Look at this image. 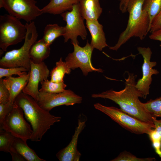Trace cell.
Instances as JSON below:
<instances>
[{
  "mask_svg": "<svg viewBox=\"0 0 161 161\" xmlns=\"http://www.w3.org/2000/svg\"><path fill=\"white\" fill-rule=\"evenodd\" d=\"M128 77L125 78L124 88L119 91L110 89L91 95L93 98L110 100L117 104L123 111L144 122L154 123L152 117L144 108L139 99L142 97L140 92L135 86L137 75L128 72Z\"/></svg>",
  "mask_w": 161,
  "mask_h": 161,
  "instance_id": "obj_1",
  "label": "cell"
},
{
  "mask_svg": "<svg viewBox=\"0 0 161 161\" xmlns=\"http://www.w3.org/2000/svg\"><path fill=\"white\" fill-rule=\"evenodd\" d=\"M14 103L22 109L26 118L32 126V141H40L51 126L61 120V117L52 115L40 107L32 97L22 92L16 97Z\"/></svg>",
  "mask_w": 161,
  "mask_h": 161,
  "instance_id": "obj_2",
  "label": "cell"
},
{
  "mask_svg": "<svg viewBox=\"0 0 161 161\" xmlns=\"http://www.w3.org/2000/svg\"><path fill=\"white\" fill-rule=\"evenodd\" d=\"M145 0H129L127 10L129 16L127 26L120 34L117 44L109 47L110 49L117 51L133 37L143 40L148 32L149 18L148 13L143 10Z\"/></svg>",
  "mask_w": 161,
  "mask_h": 161,
  "instance_id": "obj_3",
  "label": "cell"
},
{
  "mask_svg": "<svg viewBox=\"0 0 161 161\" xmlns=\"http://www.w3.org/2000/svg\"><path fill=\"white\" fill-rule=\"evenodd\" d=\"M27 33L23 46L18 49L7 52L0 60V67L3 68L23 67L30 71L31 59L29 51L37 39L38 34L34 22L25 24Z\"/></svg>",
  "mask_w": 161,
  "mask_h": 161,
  "instance_id": "obj_4",
  "label": "cell"
},
{
  "mask_svg": "<svg viewBox=\"0 0 161 161\" xmlns=\"http://www.w3.org/2000/svg\"><path fill=\"white\" fill-rule=\"evenodd\" d=\"M97 110L104 113L125 129L136 134H148L154 129V123L141 121L114 106H107L99 103L94 105Z\"/></svg>",
  "mask_w": 161,
  "mask_h": 161,
  "instance_id": "obj_5",
  "label": "cell"
},
{
  "mask_svg": "<svg viewBox=\"0 0 161 161\" xmlns=\"http://www.w3.org/2000/svg\"><path fill=\"white\" fill-rule=\"evenodd\" d=\"M20 20L10 14L0 16V47L3 51L24 39L27 28Z\"/></svg>",
  "mask_w": 161,
  "mask_h": 161,
  "instance_id": "obj_6",
  "label": "cell"
},
{
  "mask_svg": "<svg viewBox=\"0 0 161 161\" xmlns=\"http://www.w3.org/2000/svg\"><path fill=\"white\" fill-rule=\"evenodd\" d=\"M22 109L14 103L10 112L6 116L0 128L11 134L15 137L25 141L30 139L33 131L24 117Z\"/></svg>",
  "mask_w": 161,
  "mask_h": 161,
  "instance_id": "obj_7",
  "label": "cell"
},
{
  "mask_svg": "<svg viewBox=\"0 0 161 161\" xmlns=\"http://www.w3.org/2000/svg\"><path fill=\"white\" fill-rule=\"evenodd\" d=\"M64 21H66L65 32L63 35L64 42L70 39L71 43L78 44L77 37L79 36L83 40L86 38L87 35L84 20L79 11L78 4L74 5L72 10L61 14Z\"/></svg>",
  "mask_w": 161,
  "mask_h": 161,
  "instance_id": "obj_8",
  "label": "cell"
},
{
  "mask_svg": "<svg viewBox=\"0 0 161 161\" xmlns=\"http://www.w3.org/2000/svg\"><path fill=\"white\" fill-rule=\"evenodd\" d=\"M35 0H0V8L4 7L9 14L27 22L43 13Z\"/></svg>",
  "mask_w": 161,
  "mask_h": 161,
  "instance_id": "obj_9",
  "label": "cell"
},
{
  "mask_svg": "<svg viewBox=\"0 0 161 161\" xmlns=\"http://www.w3.org/2000/svg\"><path fill=\"white\" fill-rule=\"evenodd\" d=\"M74 51L69 53L65 58V62L71 69L78 68L80 69L83 75L87 76L89 72L93 71L99 72H103L101 69H96L92 65L91 57L94 48L87 41L84 47L80 46L78 44H72Z\"/></svg>",
  "mask_w": 161,
  "mask_h": 161,
  "instance_id": "obj_10",
  "label": "cell"
},
{
  "mask_svg": "<svg viewBox=\"0 0 161 161\" xmlns=\"http://www.w3.org/2000/svg\"><path fill=\"white\" fill-rule=\"evenodd\" d=\"M82 97L70 89L58 93L39 92L36 101L42 108L49 112L57 106H72L81 103Z\"/></svg>",
  "mask_w": 161,
  "mask_h": 161,
  "instance_id": "obj_11",
  "label": "cell"
},
{
  "mask_svg": "<svg viewBox=\"0 0 161 161\" xmlns=\"http://www.w3.org/2000/svg\"><path fill=\"white\" fill-rule=\"evenodd\" d=\"M137 49L142 56L144 61L142 66V77L138 79L135 86L141 93L142 97L145 99L149 94L150 86L152 80V75H157L159 72L157 70L153 69L157 63L156 61H150L152 53L150 48L138 47Z\"/></svg>",
  "mask_w": 161,
  "mask_h": 161,
  "instance_id": "obj_12",
  "label": "cell"
},
{
  "mask_svg": "<svg viewBox=\"0 0 161 161\" xmlns=\"http://www.w3.org/2000/svg\"><path fill=\"white\" fill-rule=\"evenodd\" d=\"M29 72L28 81L22 92L30 96L36 100L39 93L38 89V84L47 79L49 71L44 61L37 64L31 61Z\"/></svg>",
  "mask_w": 161,
  "mask_h": 161,
  "instance_id": "obj_13",
  "label": "cell"
},
{
  "mask_svg": "<svg viewBox=\"0 0 161 161\" xmlns=\"http://www.w3.org/2000/svg\"><path fill=\"white\" fill-rule=\"evenodd\" d=\"M87 119L85 115L80 114L78 119V124L74 135L69 144L59 151L56 154L57 158L60 161H78L81 155L77 148L79 135L86 126Z\"/></svg>",
  "mask_w": 161,
  "mask_h": 161,
  "instance_id": "obj_14",
  "label": "cell"
},
{
  "mask_svg": "<svg viewBox=\"0 0 161 161\" xmlns=\"http://www.w3.org/2000/svg\"><path fill=\"white\" fill-rule=\"evenodd\" d=\"M86 27L91 35L90 44L92 47L102 51L103 48L108 47L103 25L97 20H86Z\"/></svg>",
  "mask_w": 161,
  "mask_h": 161,
  "instance_id": "obj_15",
  "label": "cell"
},
{
  "mask_svg": "<svg viewBox=\"0 0 161 161\" xmlns=\"http://www.w3.org/2000/svg\"><path fill=\"white\" fill-rule=\"evenodd\" d=\"M30 72L17 77L12 76L3 79V83L10 93L9 103L13 105L15 99L24 89L27 83Z\"/></svg>",
  "mask_w": 161,
  "mask_h": 161,
  "instance_id": "obj_16",
  "label": "cell"
},
{
  "mask_svg": "<svg viewBox=\"0 0 161 161\" xmlns=\"http://www.w3.org/2000/svg\"><path fill=\"white\" fill-rule=\"evenodd\" d=\"M78 4L80 13L86 21L97 20L103 11L99 0H79Z\"/></svg>",
  "mask_w": 161,
  "mask_h": 161,
  "instance_id": "obj_17",
  "label": "cell"
},
{
  "mask_svg": "<svg viewBox=\"0 0 161 161\" xmlns=\"http://www.w3.org/2000/svg\"><path fill=\"white\" fill-rule=\"evenodd\" d=\"M79 1V0H50L49 2L41 10L42 13L61 14L71 11L73 5L78 4Z\"/></svg>",
  "mask_w": 161,
  "mask_h": 161,
  "instance_id": "obj_18",
  "label": "cell"
},
{
  "mask_svg": "<svg viewBox=\"0 0 161 161\" xmlns=\"http://www.w3.org/2000/svg\"><path fill=\"white\" fill-rule=\"evenodd\" d=\"M50 45L42 38L36 41L31 46L29 55L32 61L35 63H40L46 59L49 55Z\"/></svg>",
  "mask_w": 161,
  "mask_h": 161,
  "instance_id": "obj_19",
  "label": "cell"
},
{
  "mask_svg": "<svg viewBox=\"0 0 161 161\" xmlns=\"http://www.w3.org/2000/svg\"><path fill=\"white\" fill-rule=\"evenodd\" d=\"M27 141L15 137L13 142L10 151L16 152L28 161H45L40 158L35 151L27 145Z\"/></svg>",
  "mask_w": 161,
  "mask_h": 161,
  "instance_id": "obj_20",
  "label": "cell"
},
{
  "mask_svg": "<svg viewBox=\"0 0 161 161\" xmlns=\"http://www.w3.org/2000/svg\"><path fill=\"white\" fill-rule=\"evenodd\" d=\"M65 32V28L57 24H48L45 27L42 39L50 46L58 37L63 36Z\"/></svg>",
  "mask_w": 161,
  "mask_h": 161,
  "instance_id": "obj_21",
  "label": "cell"
},
{
  "mask_svg": "<svg viewBox=\"0 0 161 161\" xmlns=\"http://www.w3.org/2000/svg\"><path fill=\"white\" fill-rule=\"evenodd\" d=\"M71 72V69L67 66L65 61H63L61 57L59 60L56 63L55 66L50 72V80L55 83L64 82L65 74H69Z\"/></svg>",
  "mask_w": 161,
  "mask_h": 161,
  "instance_id": "obj_22",
  "label": "cell"
},
{
  "mask_svg": "<svg viewBox=\"0 0 161 161\" xmlns=\"http://www.w3.org/2000/svg\"><path fill=\"white\" fill-rule=\"evenodd\" d=\"M161 8V0H145L143 6V10L148 14L149 32L152 21L154 17L158 14Z\"/></svg>",
  "mask_w": 161,
  "mask_h": 161,
  "instance_id": "obj_23",
  "label": "cell"
},
{
  "mask_svg": "<svg viewBox=\"0 0 161 161\" xmlns=\"http://www.w3.org/2000/svg\"><path fill=\"white\" fill-rule=\"evenodd\" d=\"M41 87L39 92L49 93H58L65 90L66 85L64 82L55 83L47 79L41 83Z\"/></svg>",
  "mask_w": 161,
  "mask_h": 161,
  "instance_id": "obj_24",
  "label": "cell"
},
{
  "mask_svg": "<svg viewBox=\"0 0 161 161\" xmlns=\"http://www.w3.org/2000/svg\"><path fill=\"white\" fill-rule=\"evenodd\" d=\"M143 105L152 117L161 118V97L154 100L151 99L143 103Z\"/></svg>",
  "mask_w": 161,
  "mask_h": 161,
  "instance_id": "obj_25",
  "label": "cell"
},
{
  "mask_svg": "<svg viewBox=\"0 0 161 161\" xmlns=\"http://www.w3.org/2000/svg\"><path fill=\"white\" fill-rule=\"evenodd\" d=\"M15 137L10 133L0 128V151L9 153Z\"/></svg>",
  "mask_w": 161,
  "mask_h": 161,
  "instance_id": "obj_26",
  "label": "cell"
},
{
  "mask_svg": "<svg viewBox=\"0 0 161 161\" xmlns=\"http://www.w3.org/2000/svg\"><path fill=\"white\" fill-rule=\"evenodd\" d=\"M154 157L140 158L136 157L130 152L124 151L120 153L111 161H152L155 160Z\"/></svg>",
  "mask_w": 161,
  "mask_h": 161,
  "instance_id": "obj_27",
  "label": "cell"
},
{
  "mask_svg": "<svg viewBox=\"0 0 161 161\" xmlns=\"http://www.w3.org/2000/svg\"><path fill=\"white\" fill-rule=\"evenodd\" d=\"M29 72L26 69L23 67H16L9 68L0 67V78L4 77L12 76L13 75H17L21 76Z\"/></svg>",
  "mask_w": 161,
  "mask_h": 161,
  "instance_id": "obj_28",
  "label": "cell"
},
{
  "mask_svg": "<svg viewBox=\"0 0 161 161\" xmlns=\"http://www.w3.org/2000/svg\"><path fill=\"white\" fill-rule=\"evenodd\" d=\"M148 135L155 152L161 158V143L154 129Z\"/></svg>",
  "mask_w": 161,
  "mask_h": 161,
  "instance_id": "obj_29",
  "label": "cell"
},
{
  "mask_svg": "<svg viewBox=\"0 0 161 161\" xmlns=\"http://www.w3.org/2000/svg\"><path fill=\"white\" fill-rule=\"evenodd\" d=\"M10 97V92L3 83V78H0V103H9Z\"/></svg>",
  "mask_w": 161,
  "mask_h": 161,
  "instance_id": "obj_30",
  "label": "cell"
},
{
  "mask_svg": "<svg viewBox=\"0 0 161 161\" xmlns=\"http://www.w3.org/2000/svg\"><path fill=\"white\" fill-rule=\"evenodd\" d=\"M13 105L9 103L5 104L0 103V126L2 125L6 116L12 109Z\"/></svg>",
  "mask_w": 161,
  "mask_h": 161,
  "instance_id": "obj_31",
  "label": "cell"
},
{
  "mask_svg": "<svg viewBox=\"0 0 161 161\" xmlns=\"http://www.w3.org/2000/svg\"><path fill=\"white\" fill-rule=\"evenodd\" d=\"M161 28V8L158 14L154 18L149 32H153Z\"/></svg>",
  "mask_w": 161,
  "mask_h": 161,
  "instance_id": "obj_32",
  "label": "cell"
},
{
  "mask_svg": "<svg viewBox=\"0 0 161 161\" xmlns=\"http://www.w3.org/2000/svg\"><path fill=\"white\" fill-rule=\"evenodd\" d=\"M155 126L154 130L159 137L161 143V119L158 120L156 118L152 117Z\"/></svg>",
  "mask_w": 161,
  "mask_h": 161,
  "instance_id": "obj_33",
  "label": "cell"
},
{
  "mask_svg": "<svg viewBox=\"0 0 161 161\" xmlns=\"http://www.w3.org/2000/svg\"><path fill=\"white\" fill-rule=\"evenodd\" d=\"M12 157L13 161H25V159L21 154L16 151H10L9 152Z\"/></svg>",
  "mask_w": 161,
  "mask_h": 161,
  "instance_id": "obj_34",
  "label": "cell"
},
{
  "mask_svg": "<svg viewBox=\"0 0 161 161\" xmlns=\"http://www.w3.org/2000/svg\"><path fill=\"white\" fill-rule=\"evenodd\" d=\"M149 38L152 40L161 41V28L151 32Z\"/></svg>",
  "mask_w": 161,
  "mask_h": 161,
  "instance_id": "obj_35",
  "label": "cell"
},
{
  "mask_svg": "<svg viewBox=\"0 0 161 161\" xmlns=\"http://www.w3.org/2000/svg\"><path fill=\"white\" fill-rule=\"evenodd\" d=\"M119 9L122 13H125L127 11V7L129 0H119Z\"/></svg>",
  "mask_w": 161,
  "mask_h": 161,
  "instance_id": "obj_36",
  "label": "cell"
}]
</instances>
